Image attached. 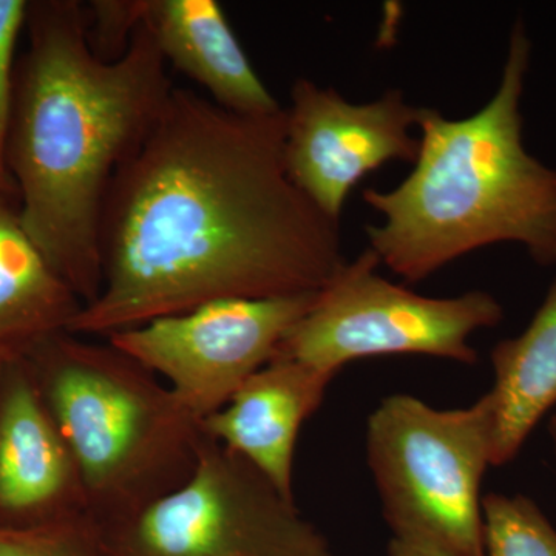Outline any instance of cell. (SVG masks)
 Returning a JSON list of instances; mask_svg holds the SVG:
<instances>
[{
	"label": "cell",
	"mask_w": 556,
	"mask_h": 556,
	"mask_svg": "<svg viewBox=\"0 0 556 556\" xmlns=\"http://www.w3.org/2000/svg\"><path fill=\"white\" fill-rule=\"evenodd\" d=\"M283 141L285 109L244 116L174 87L113 179L101 291L68 332L108 339L218 300L327 287L346 263L339 222L289 178Z\"/></svg>",
	"instance_id": "6da1fadb"
},
{
	"label": "cell",
	"mask_w": 556,
	"mask_h": 556,
	"mask_svg": "<svg viewBox=\"0 0 556 556\" xmlns=\"http://www.w3.org/2000/svg\"><path fill=\"white\" fill-rule=\"evenodd\" d=\"M16 67L7 172L22 226L84 305L102 287L101 222L119 167L169 98L167 62L142 17L118 61L87 39L79 2L30 3Z\"/></svg>",
	"instance_id": "7a4b0ae2"
},
{
	"label": "cell",
	"mask_w": 556,
	"mask_h": 556,
	"mask_svg": "<svg viewBox=\"0 0 556 556\" xmlns=\"http://www.w3.org/2000/svg\"><path fill=\"white\" fill-rule=\"evenodd\" d=\"M530 49L517 22L492 100L460 119L422 108L412 174L394 189H365V203L383 218L365 226L368 249L407 283L497 243L522 244L540 265L556 263V169L522 141Z\"/></svg>",
	"instance_id": "3957f363"
},
{
	"label": "cell",
	"mask_w": 556,
	"mask_h": 556,
	"mask_svg": "<svg viewBox=\"0 0 556 556\" xmlns=\"http://www.w3.org/2000/svg\"><path fill=\"white\" fill-rule=\"evenodd\" d=\"M21 356L67 442L97 526L137 514L192 475L199 419L109 340L58 332Z\"/></svg>",
	"instance_id": "277c9868"
},
{
	"label": "cell",
	"mask_w": 556,
	"mask_h": 556,
	"mask_svg": "<svg viewBox=\"0 0 556 556\" xmlns=\"http://www.w3.org/2000/svg\"><path fill=\"white\" fill-rule=\"evenodd\" d=\"M490 393L437 409L391 394L368 417L367 456L394 540L442 556H484L481 484L493 466Z\"/></svg>",
	"instance_id": "5b68a950"
},
{
	"label": "cell",
	"mask_w": 556,
	"mask_h": 556,
	"mask_svg": "<svg viewBox=\"0 0 556 556\" xmlns=\"http://www.w3.org/2000/svg\"><path fill=\"white\" fill-rule=\"evenodd\" d=\"M98 530L105 556H336L295 501L204 434L181 485Z\"/></svg>",
	"instance_id": "8992f818"
},
{
	"label": "cell",
	"mask_w": 556,
	"mask_h": 556,
	"mask_svg": "<svg viewBox=\"0 0 556 556\" xmlns=\"http://www.w3.org/2000/svg\"><path fill=\"white\" fill-rule=\"evenodd\" d=\"M379 266L371 249L346 262L274 358L302 362L334 376L357 358L399 354L477 364L471 336L503 320L500 302L485 291L426 298L388 281Z\"/></svg>",
	"instance_id": "52a82bcc"
},
{
	"label": "cell",
	"mask_w": 556,
	"mask_h": 556,
	"mask_svg": "<svg viewBox=\"0 0 556 556\" xmlns=\"http://www.w3.org/2000/svg\"><path fill=\"white\" fill-rule=\"evenodd\" d=\"M317 295L218 300L105 340L164 379L182 407L201 422L273 362Z\"/></svg>",
	"instance_id": "ba28073f"
},
{
	"label": "cell",
	"mask_w": 556,
	"mask_h": 556,
	"mask_svg": "<svg viewBox=\"0 0 556 556\" xmlns=\"http://www.w3.org/2000/svg\"><path fill=\"white\" fill-rule=\"evenodd\" d=\"M420 110L401 90L356 104L331 87L299 78L285 109L289 178L328 218L339 222L353 189L391 161L415 164Z\"/></svg>",
	"instance_id": "9c48e42d"
},
{
	"label": "cell",
	"mask_w": 556,
	"mask_h": 556,
	"mask_svg": "<svg viewBox=\"0 0 556 556\" xmlns=\"http://www.w3.org/2000/svg\"><path fill=\"white\" fill-rule=\"evenodd\" d=\"M87 514L78 467L24 356L0 375V526L35 527Z\"/></svg>",
	"instance_id": "30bf717a"
},
{
	"label": "cell",
	"mask_w": 556,
	"mask_h": 556,
	"mask_svg": "<svg viewBox=\"0 0 556 556\" xmlns=\"http://www.w3.org/2000/svg\"><path fill=\"white\" fill-rule=\"evenodd\" d=\"M334 378L302 362L274 358L225 407L201 420V433L247 459L281 495L295 501L299 433L320 408Z\"/></svg>",
	"instance_id": "8fae6325"
},
{
	"label": "cell",
	"mask_w": 556,
	"mask_h": 556,
	"mask_svg": "<svg viewBox=\"0 0 556 556\" xmlns=\"http://www.w3.org/2000/svg\"><path fill=\"white\" fill-rule=\"evenodd\" d=\"M144 22L156 47L208 100L244 116L280 113V102L255 72L215 0H144Z\"/></svg>",
	"instance_id": "7c38bea8"
},
{
	"label": "cell",
	"mask_w": 556,
	"mask_h": 556,
	"mask_svg": "<svg viewBox=\"0 0 556 556\" xmlns=\"http://www.w3.org/2000/svg\"><path fill=\"white\" fill-rule=\"evenodd\" d=\"M14 190H0V354L14 357L68 332L84 303L22 226Z\"/></svg>",
	"instance_id": "4fadbf2b"
},
{
	"label": "cell",
	"mask_w": 556,
	"mask_h": 556,
	"mask_svg": "<svg viewBox=\"0 0 556 556\" xmlns=\"http://www.w3.org/2000/svg\"><path fill=\"white\" fill-rule=\"evenodd\" d=\"M492 365L493 466H504L556 404V280L526 331L493 348Z\"/></svg>",
	"instance_id": "5bb4252c"
},
{
	"label": "cell",
	"mask_w": 556,
	"mask_h": 556,
	"mask_svg": "<svg viewBox=\"0 0 556 556\" xmlns=\"http://www.w3.org/2000/svg\"><path fill=\"white\" fill-rule=\"evenodd\" d=\"M482 517L484 556H556V529L529 497L490 493Z\"/></svg>",
	"instance_id": "9a60e30c"
},
{
	"label": "cell",
	"mask_w": 556,
	"mask_h": 556,
	"mask_svg": "<svg viewBox=\"0 0 556 556\" xmlns=\"http://www.w3.org/2000/svg\"><path fill=\"white\" fill-rule=\"evenodd\" d=\"M0 556H105V552L97 522L83 515L43 526H0Z\"/></svg>",
	"instance_id": "2e32d148"
},
{
	"label": "cell",
	"mask_w": 556,
	"mask_h": 556,
	"mask_svg": "<svg viewBox=\"0 0 556 556\" xmlns=\"http://www.w3.org/2000/svg\"><path fill=\"white\" fill-rule=\"evenodd\" d=\"M84 11L91 50L102 61H118L144 17V0H98Z\"/></svg>",
	"instance_id": "e0dca14e"
},
{
	"label": "cell",
	"mask_w": 556,
	"mask_h": 556,
	"mask_svg": "<svg viewBox=\"0 0 556 556\" xmlns=\"http://www.w3.org/2000/svg\"><path fill=\"white\" fill-rule=\"evenodd\" d=\"M28 9L30 3L25 0H0V190H14L7 172V138L13 110L17 40L27 25Z\"/></svg>",
	"instance_id": "ac0fdd59"
},
{
	"label": "cell",
	"mask_w": 556,
	"mask_h": 556,
	"mask_svg": "<svg viewBox=\"0 0 556 556\" xmlns=\"http://www.w3.org/2000/svg\"><path fill=\"white\" fill-rule=\"evenodd\" d=\"M388 556H442L428 548L415 546V544L404 543V541L391 540L388 546Z\"/></svg>",
	"instance_id": "d6986e66"
},
{
	"label": "cell",
	"mask_w": 556,
	"mask_h": 556,
	"mask_svg": "<svg viewBox=\"0 0 556 556\" xmlns=\"http://www.w3.org/2000/svg\"><path fill=\"white\" fill-rule=\"evenodd\" d=\"M9 356H5V354H0V375H2V369L5 367L7 361H9Z\"/></svg>",
	"instance_id": "ffe728a7"
},
{
	"label": "cell",
	"mask_w": 556,
	"mask_h": 556,
	"mask_svg": "<svg viewBox=\"0 0 556 556\" xmlns=\"http://www.w3.org/2000/svg\"><path fill=\"white\" fill-rule=\"evenodd\" d=\"M551 430L552 434H554V438L556 439V417H554V420H552Z\"/></svg>",
	"instance_id": "44dd1931"
},
{
	"label": "cell",
	"mask_w": 556,
	"mask_h": 556,
	"mask_svg": "<svg viewBox=\"0 0 556 556\" xmlns=\"http://www.w3.org/2000/svg\"><path fill=\"white\" fill-rule=\"evenodd\" d=\"M554 441H555V445H556V439L554 438Z\"/></svg>",
	"instance_id": "7402d4cb"
}]
</instances>
